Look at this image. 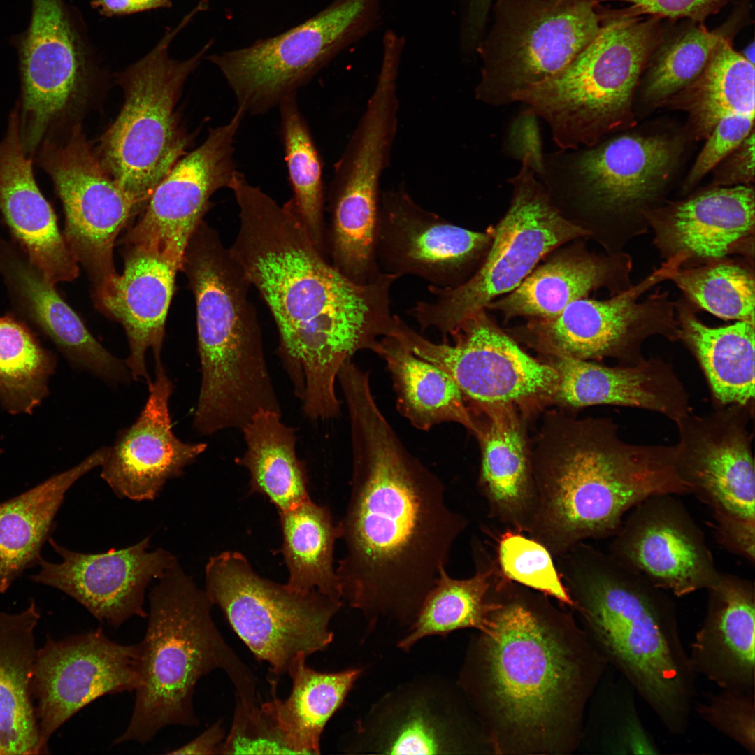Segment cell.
<instances>
[{"label": "cell", "mask_w": 755, "mask_h": 755, "mask_svg": "<svg viewBox=\"0 0 755 755\" xmlns=\"http://www.w3.org/2000/svg\"><path fill=\"white\" fill-rule=\"evenodd\" d=\"M229 188L239 210L230 249L273 316L295 395L306 415L331 416L340 408L341 366L359 350L375 352L392 332L390 289L398 278L352 281L325 260L289 201L280 206L240 172Z\"/></svg>", "instance_id": "obj_1"}, {"label": "cell", "mask_w": 755, "mask_h": 755, "mask_svg": "<svg viewBox=\"0 0 755 755\" xmlns=\"http://www.w3.org/2000/svg\"><path fill=\"white\" fill-rule=\"evenodd\" d=\"M346 403L352 463L337 525L342 598L364 610L417 614L467 519L448 506L442 481L403 446L371 391Z\"/></svg>", "instance_id": "obj_2"}, {"label": "cell", "mask_w": 755, "mask_h": 755, "mask_svg": "<svg viewBox=\"0 0 755 755\" xmlns=\"http://www.w3.org/2000/svg\"><path fill=\"white\" fill-rule=\"evenodd\" d=\"M491 598L478 658L492 751L570 752L607 661L548 596L499 573Z\"/></svg>", "instance_id": "obj_3"}, {"label": "cell", "mask_w": 755, "mask_h": 755, "mask_svg": "<svg viewBox=\"0 0 755 755\" xmlns=\"http://www.w3.org/2000/svg\"><path fill=\"white\" fill-rule=\"evenodd\" d=\"M530 454L536 499L527 534L558 558L587 540L613 536L647 498L689 493L675 445L627 443L607 419L549 412Z\"/></svg>", "instance_id": "obj_4"}, {"label": "cell", "mask_w": 755, "mask_h": 755, "mask_svg": "<svg viewBox=\"0 0 755 755\" xmlns=\"http://www.w3.org/2000/svg\"><path fill=\"white\" fill-rule=\"evenodd\" d=\"M559 558L591 641L670 734L686 733L696 675L667 592L584 542Z\"/></svg>", "instance_id": "obj_5"}, {"label": "cell", "mask_w": 755, "mask_h": 755, "mask_svg": "<svg viewBox=\"0 0 755 755\" xmlns=\"http://www.w3.org/2000/svg\"><path fill=\"white\" fill-rule=\"evenodd\" d=\"M157 581L149 594L146 632L138 644L139 682L134 710L113 745H145L167 726H197L196 684L217 669L231 680L236 701L247 708L259 705L255 677L215 624L205 591L178 561Z\"/></svg>", "instance_id": "obj_6"}, {"label": "cell", "mask_w": 755, "mask_h": 755, "mask_svg": "<svg viewBox=\"0 0 755 755\" xmlns=\"http://www.w3.org/2000/svg\"><path fill=\"white\" fill-rule=\"evenodd\" d=\"M637 16L602 15L597 35L566 67L515 96L546 122L559 148H589L634 124V94L660 36L654 17Z\"/></svg>", "instance_id": "obj_7"}, {"label": "cell", "mask_w": 755, "mask_h": 755, "mask_svg": "<svg viewBox=\"0 0 755 755\" xmlns=\"http://www.w3.org/2000/svg\"><path fill=\"white\" fill-rule=\"evenodd\" d=\"M180 269L196 301L200 397L230 406L264 395L273 381L248 297L251 283L231 249L203 221L187 245Z\"/></svg>", "instance_id": "obj_8"}, {"label": "cell", "mask_w": 755, "mask_h": 755, "mask_svg": "<svg viewBox=\"0 0 755 755\" xmlns=\"http://www.w3.org/2000/svg\"><path fill=\"white\" fill-rule=\"evenodd\" d=\"M190 20L187 15L168 29L148 54L117 76L124 103L96 154L136 210L146 204L157 185L187 154L192 141L180 128L175 108L187 78L213 40L191 58L171 59L170 42Z\"/></svg>", "instance_id": "obj_9"}, {"label": "cell", "mask_w": 755, "mask_h": 755, "mask_svg": "<svg viewBox=\"0 0 755 755\" xmlns=\"http://www.w3.org/2000/svg\"><path fill=\"white\" fill-rule=\"evenodd\" d=\"M510 180L513 193L509 208L496 226L492 242L479 268L453 288L429 285L431 301H419L408 313L422 330L436 329L451 335L467 318L485 309L515 288L538 264L556 248L587 232L566 219L548 192L535 179L526 159Z\"/></svg>", "instance_id": "obj_10"}, {"label": "cell", "mask_w": 755, "mask_h": 755, "mask_svg": "<svg viewBox=\"0 0 755 755\" xmlns=\"http://www.w3.org/2000/svg\"><path fill=\"white\" fill-rule=\"evenodd\" d=\"M589 148L575 161L573 210L566 218L605 253L623 252L649 231L645 215L665 201L682 145L665 135L631 134Z\"/></svg>", "instance_id": "obj_11"}, {"label": "cell", "mask_w": 755, "mask_h": 755, "mask_svg": "<svg viewBox=\"0 0 755 755\" xmlns=\"http://www.w3.org/2000/svg\"><path fill=\"white\" fill-rule=\"evenodd\" d=\"M205 592L258 661L276 675L287 673L299 654L308 657L333 640L329 624L343 601L317 589L296 592L260 577L237 552L212 556Z\"/></svg>", "instance_id": "obj_12"}, {"label": "cell", "mask_w": 755, "mask_h": 755, "mask_svg": "<svg viewBox=\"0 0 755 755\" xmlns=\"http://www.w3.org/2000/svg\"><path fill=\"white\" fill-rule=\"evenodd\" d=\"M382 0H334L290 29L207 58L245 113L264 114L296 94L345 49L380 26Z\"/></svg>", "instance_id": "obj_13"}, {"label": "cell", "mask_w": 755, "mask_h": 755, "mask_svg": "<svg viewBox=\"0 0 755 755\" xmlns=\"http://www.w3.org/2000/svg\"><path fill=\"white\" fill-rule=\"evenodd\" d=\"M599 0H498L495 20L478 46L482 59L477 98L494 105L566 67L595 38Z\"/></svg>", "instance_id": "obj_14"}, {"label": "cell", "mask_w": 755, "mask_h": 755, "mask_svg": "<svg viewBox=\"0 0 755 755\" xmlns=\"http://www.w3.org/2000/svg\"><path fill=\"white\" fill-rule=\"evenodd\" d=\"M661 265L628 290L606 300L578 299L558 315L527 319L508 332L547 358L579 360L613 358L621 365H635L645 359V342L660 336L679 340L675 301L659 287L645 299L647 291L666 280Z\"/></svg>", "instance_id": "obj_15"}, {"label": "cell", "mask_w": 755, "mask_h": 755, "mask_svg": "<svg viewBox=\"0 0 755 755\" xmlns=\"http://www.w3.org/2000/svg\"><path fill=\"white\" fill-rule=\"evenodd\" d=\"M391 335L446 372L472 407L513 405L526 414L554 403L556 369L526 353L482 309L465 319L450 343H435L396 316Z\"/></svg>", "instance_id": "obj_16"}, {"label": "cell", "mask_w": 755, "mask_h": 755, "mask_svg": "<svg viewBox=\"0 0 755 755\" xmlns=\"http://www.w3.org/2000/svg\"><path fill=\"white\" fill-rule=\"evenodd\" d=\"M38 148L37 162L63 206L64 236L96 287L117 273L115 243L135 206L104 169L79 124L61 140L47 134Z\"/></svg>", "instance_id": "obj_17"}, {"label": "cell", "mask_w": 755, "mask_h": 755, "mask_svg": "<svg viewBox=\"0 0 755 755\" xmlns=\"http://www.w3.org/2000/svg\"><path fill=\"white\" fill-rule=\"evenodd\" d=\"M245 114L238 108L229 122L210 129L203 143L175 164L125 235L126 247L159 254L180 269L187 245L203 222L211 196L229 188L237 171L235 137Z\"/></svg>", "instance_id": "obj_18"}, {"label": "cell", "mask_w": 755, "mask_h": 755, "mask_svg": "<svg viewBox=\"0 0 755 755\" xmlns=\"http://www.w3.org/2000/svg\"><path fill=\"white\" fill-rule=\"evenodd\" d=\"M138 645L109 639L101 628L61 640L48 638L37 649L32 695L41 743L99 698L138 686Z\"/></svg>", "instance_id": "obj_19"}, {"label": "cell", "mask_w": 755, "mask_h": 755, "mask_svg": "<svg viewBox=\"0 0 755 755\" xmlns=\"http://www.w3.org/2000/svg\"><path fill=\"white\" fill-rule=\"evenodd\" d=\"M491 242V227L480 232L450 222L421 207L403 187L380 196L377 257L383 273L456 287L479 268Z\"/></svg>", "instance_id": "obj_20"}, {"label": "cell", "mask_w": 755, "mask_h": 755, "mask_svg": "<svg viewBox=\"0 0 755 755\" xmlns=\"http://www.w3.org/2000/svg\"><path fill=\"white\" fill-rule=\"evenodd\" d=\"M675 496H653L634 506L613 535L609 555L681 597L707 589L720 572L700 528Z\"/></svg>", "instance_id": "obj_21"}, {"label": "cell", "mask_w": 755, "mask_h": 755, "mask_svg": "<svg viewBox=\"0 0 755 755\" xmlns=\"http://www.w3.org/2000/svg\"><path fill=\"white\" fill-rule=\"evenodd\" d=\"M20 136L34 157L47 133L85 96V57L62 0H33L21 44Z\"/></svg>", "instance_id": "obj_22"}, {"label": "cell", "mask_w": 755, "mask_h": 755, "mask_svg": "<svg viewBox=\"0 0 755 755\" xmlns=\"http://www.w3.org/2000/svg\"><path fill=\"white\" fill-rule=\"evenodd\" d=\"M645 218L660 257L677 267L739 257L754 263L753 185L710 187L664 201Z\"/></svg>", "instance_id": "obj_23"}, {"label": "cell", "mask_w": 755, "mask_h": 755, "mask_svg": "<svg viewBox=\"0 0 755 755\" xmlns=\"http://www.w3.org/2000/svg\"><path fill=\"white\" fill-rule=\"evenodd\" d=\"M150 539L91 554L66 549L50 537L48 541L62 561L49 562L41 556L40 570L30 578L66 594L100 621L118 628L134 616H148L143 608L147 587L178 561L161 548L148 551Z\"/></svg>", "instance_id": "obj_24"}, {"label": "cell", "mask_w": 755, "mask_h": 755, "mask_svg": "<svg viewBox=\"0 0 755 755\" xmlns=\"http://www.w3.org/2000/svg\"><path fill=\"white\" fill-rule=\"evenodd\" d=\"M743 408L677 422L676 465L689 493L712 510L755 522L754 461Z\"/></svg>", "instance_id": "obj_25"}, {"label": "cell", "mask_w": 755, "mask_h": 755, "mask_svg": "<svg viewBox=\"0 0 755 755\" xmlns=\"http://www.w3.org/2000/svg\"><path fill=\"white\" fill-rule=\"evenodd\" d=\"M154 371L140 415L118 432L101 466V477L118 498L154 500L166 481L180 476L207 447L204 443L183 442L174 434L169 412L173 384L162 363Z\"/></svg>", "instance_id": "obj_26"}, {"label": "cell", "mask_w": 755, "mask_h": 755, "mask_svg": "<svg viewBox=\"0 0 755 755\" xmlns=\"http://www.w3.org/2000/svg\"><path fill=\"white\" fill-rule=\"evenodd\" d=\"M19 104L0 141V213L17 247L48 281L70 282L78 275L79 264L37 185L32 157L21 140Z\"/></svg>", "instance_id": "obj_27"}, {"label": "cell", "mask_w": 755, "mask_h": 755, "mask_svg": "<svg viewBox=\"0 0 755 755\" xmlns=\"http://www.w3.org/2000/svg\"><path fill=\"white\" fill-rule=\"evenodd\" d=\"M126 247L122 273L96 286L94 301L125 331L129 348L125 363L131 376L149 384L146 353L152 350L154 365L161 363L165 323L179 268L159 254Z\"/></svg>", "instance_id": "obj_28"}, {"label": "cell", "mask_w": 755, "mask_h": 755, "mask_svg": "<svg viewBox=\"0 0 755 755\" xmlns=\"http://www.w3.org/2000/svg\"><path fill=\"white\" fill-rule=\"evenodd\" d=\"M581 239L553 250L517 288L485 309L498 312L505 321L551 317L594 291L605 289L612 296L631 287L633 263L628 253L597 254Z\"/></svg>", "instance_id": "obj_29"}, {"label": "cell", "mask_w": 755, "mask_h": 755, "mask_svg": "<svg viewBox=\"0 0 755 755\" xmlns=\"http://www.w3.org/2000/svg\"><path fill=\"white\" fill-rule=\"evenodd\" d=\"M0 274L24 319L48 338L71 365L110 384L129 380L125 361L98 342L61 297L55 285L17 246L1 238Z\"/></svg>", "instance_id": "obj_30"}, {"label": "cell", "mask_w": 755, "mask_h": 755, "mask_svg": "<svg viewBox=\"0 0 755 755\" xmlns=\"http://www.w3.org/2000/svg\"><path fill=\"white\" fill-rule=\"evenodd\" d=\"M707 590L705 617L688 653L691 666L719 689L754 691V582L720 572Z\"/></svg>", "instance_id": "obj_31"}, {"label": "cell", "mask_w": 755, "mask_h": 755, "mask_svg": "<svg viewBox=\"0 0 755 755\" xmlns=\"http://www.w3.org/2000/svg\"><path fill=\"white\" fill-rule=\"evenodd\" d=\"M548 360L559 375L554 403L563 407L638 408L662 414L675 423L689 414L684 387L670 365L659 359L615 367L569 358Z\"/></svg>", "instance_id": "obj_32"}, {"label": "cell", "mask_w": 755, "mask_h": 755, "mask_svg": "<svg viewBox=\"0 0 755 755\" xmlns=\"http://www.w3.org/2000/svg\"><path fill=\"white\" fill-rule=\"evenodd\" d=\"M481 449L478 486L491 517L522 533L535 510L530 448L513 405L470 407Z\"/></svg>", "instance_id": "obj_33"}, {"label": "cell", "mask_w": 755, "mask_h": 755, "mask_svg": "<svg viewBox=\"0 0 755 755\" xmlns=\"http://www.w3.org/2000/svg\"><path fill=\"white\" fill-rule=\"evenodd\" d=\"M106 452L107 447L99 448L71 468L0 503V594L25 570L37 564L67 491L83 475L101 466Z\"/></svg>", "instance_id": "obj_34"}, {"label": "cell", "mask_w": 755, "mask_h": 755, "mask_svg": "<svg viewBox=\"0 0 755 755\" xmlns=\"http://www.w3.org/2000/svg\"><path fill=\"white\" fill-rule=\"evenodd\" d=\"M34 600L19 613L0 612V754L45 753L32 695L40 619Z\"/></svg>", "instance_id": "obj_35"}, {"label": "cell", "mask_w": 755, "mask_h": 755, "mask_svg": "<svg viewBox=\"0 0 755 755\" xmlns=\"http://www.w3.org/2000/svg\"><path fill=\"white\" fill-rule=\"evenodd\" d=\"M681 339L693 353L715 399L746 407L754 398V325L746 322L710 327L685 298L675 301Z\"/></svg>", "instance_id": "obj_36"}, {"label": "cell", "mask_w": 755, "mask_h": 755, "mask_svg": "<svg viewBox=\"0 0 755 755\" xmlns=\"http://www.w3.org/2000/svg\"><path fill=\"white\" fill-rule=\"evenodd\" d=\"M375 352L386 361L396 395L397 408L412 426L426 431L451 422L474 433L473 414L446 372L414 354L392 335L382 337Z\"/></svg>", "instance_id": "obj_37"}, {"label": "cell", "mask_w": 755, "mask_h": 755, "mask_svg": "<svg viewBox=\"0 0 755 755\" xmlns=\"http://www.w3.org/2000/svg\"><path fill=\"white\" fill-rule=\"evenodd\" d=\"M299 654L287 674L292 681L285 700L274 697L261 704L294 754H318L322 732L359 677L357 669L322 673L307 666Z\"/></svg>", "instance_id": "obj_38"}, {"label": "cell", "mask_w": 755, "mask_h": 755, "mask_svg": "<svg viewBox=\"0 0 755 755\" xmlns=\"http://www.w3.org/2000/svg\"><path fill=\"white\" fill-rule=\"evenodd\" d=\"M282 413L261 410L242 429L246 449L236 463L250 473V491L267 497L278 512L308 499L305 465L297 456L295 430Z\"/></svg>", "instance_id": "obj_39"}, {"label": "cell", "mask_w": 755, "mask_h": 755, "mask_svg": "<svg viewBox=\"0 0 755 755\" xmlns=\"http://www.w3.org/2000/svg\"><path fill=\"white\" fill-rule=\"evenodd\" d=\"M754 64L721 39L701 73L663 106L688 114L697 140L705 139L723 118L754 116Z\"/></svg>", "instance_id": "obj_40"}, {"label": "cell", "mask_w": 755, "mask_h": 755, "mask_svg": "<svg viewBox=\"0 0 755 755\" xmlns=\"http://www.w3.org/2000/svg\"><path fill=\"white\" fill-rule=\"evenodd\" d=\"M282 532V552L289 572L287 587L296 592L317 589L343 601L333 568V549L339 538L329 510L309 498L279 512Z\"/></svg>", "instance_id": "obj_41"}, {"label": "cell", "mask_w": 755, "mask_h": 755, "mask_svg": "<svg viewBox=\"0 0 755 755\" xmlns=\"http://www.w3.org/2000/svg\"><path fill=\"white\" fill-rule=\"evenodd\" d=\"M475 574L466 579L450 577L440 570L433 587L424 598L410 633L399 642L408 649L420 639L461 628L482 631L492 606L491 589L496 560L477 564Z\"/></svg>", "instance_id": "obj_42"}, {"label": "cell", "mask_w": 755, "mask_h": 755, "mask_svg": "<svg viewBox=\"0 0 755 755\" xmlns=\"http://www.w3.org/2000/svg\"><path fill=\"white\" fill-rule=\"evenodd\" d=\"M57 367L27 324L12 314L0 317V404L9 414H32L49 394Z\"/></svg>", "instance_id": "obj_43"}, {"label": "cell", "mask_w": 755, "mask_h": 755, "mask_svg": "<svg viewBox=\"0 0 755 755\" xmlns=\"http://www.w3.org/2000/svg\"><path fill=\"white\" fill-rule=\"evenodd\" d=\"M281 136L289 179L293 191L289 201L314 244L324 255V190L321 157L296 100L287 96L278 105Z\"/></svg>", "instance_id": "obj_44"}, {"label": "cell", "mask_w": 755, "mask_h": 755, "mask_svg": "<svg viewBox=\"0 0 755 755\" xmlns=\"http://www.w3.org/2000/svg\"><path fill=\"white\" fill-rule=\"evenodd\" d=\"M667 280L698 310L754 325V263L731 257L696 266L672 268Z\"/></svg>", "instance_id": "obj_45"}, {"label": "cell", "mask_w": 755, "mask_h": 755, "mask_svg": "<svg viewBox=\"0 0 755 755\" xmlns=\"http://www.w3.org/2000/svg\"><path fill=\"white\" fill-rule=\"evenodd\" d=\"M725 37L721 29L709 31L700 24L663 45L647 72L642 89L643 101L653 106H663L701 73Z\"/></svg>", "instance_id": "obj_46"}, {"label": "cell", "mask_w": 755, "mask_h": 755, "mask_svg": "<svg viewBox=\"0 0 755 755\" xmlns=\"http://www.w3.org/2000/svg\"><path fill=\"white\" fill-rule=\"evenodd\" d=\"M553 556L540 542L523 533L508 529L501 536L496 559L507 579L574 607Z\"/></svg>", "instance_id": "obj_47"}, {"label": "cell", "mask_w": 755, "mask_h": 755, "mask_svg": "<svg viewBox=\"0 0 755 755\" xmlns=\"http://www.w3.org/2000/svg\"><path fill=\"white\" fill-rule=\"evenodd\" d=\"M696 705L701 719L716 731L755 754L754 691L720 689Z\"/></svg>", "instance_id": "obj_48"}, {"label": "cell", "mask_w": 755, "mask_h": 755, "mask_svg": "<svg viewBox=\"0 0 755 755\" xmlns=\"http://www.w3.org/2000/svg\"><path fill=\"white\" fill-rule=\"evenodd\" d=\"M219 754H294L270 715L260 705L247 710L236 703L231 730Z\"/></svg>", "instance_id": "obj_49"}, {"label": "cell", "mask_w": 755, "mask_h": 755, "mask_svg": "<svg viewBox=\"0 0 755 755\" xmlns=\"http://www.w3.org/2000/svg\"><path fill=\"white\" fill-rule=\"evenodd\" d=\"M754 116L733 115L721 120L705 138L706 142L682 184L689 192L754 129Z\"/></svg>", "instance_id": "obj_50"}, {"label": "cell", "mask_w": 755, "mask_h": 755, "mask_svg": "<svg viewBox=\"0 0 755 755\" xmlns=\"http://www.w3.org/2000/svg\"><path fill=\"white\" fill-rule=\"evenodd\" d=\"M394 731L387 749L392 754H434L445 748L438 727L422 712H413Z\"/></svg>", "instance_id": "obj_51"}, {"label": "cell", "mask_w": 755, "mask_h": 755, "mask_svg": "<svg viewBox=\"0 0 755 755\" xmlns=\"http://www.w3.org/2000/svg\"><path fill=\"white\" fill-rule=\"evenodd\" d=\"M631 4L635 14L669 18L686 17L703 22L732 0H611Z\"/></svg>", "instance_id": "obj_52"}, {"label": "cell", "mask_w": 755, "mask_h": 755, "mask_svg": "<svg viewBox=\"0 0 755 755\" xmlns=\"http://www.w3.org/2000/svg\"><path fill=\"white\" fill-rule=\"evenodd\" d=\"M712 525L718 543L752 565L755 561V522L712 510Z\"/></svg>", "instance_id": "obj_53"}, {"label": "cell", "mask_w": 755, "mask_h": 755, "mask_svg": "<svg viewBox=\"0 0 755 755\" xmlns=\"http://www.w3.org/2000/svg\"><path fill=\"white\" fill-rule=\"evenodd\" d=\"M712 171L711 187L751 185L754 181V129Z\"/></svg>", "instance_id": "obj_54"}, {"label": "cell", "mask_w": 755, "mask_h": 755, "mask_svg": "<svg viewBox=\"0 0 755 755\" xmlns=\"http://www.w3.org/2000/svg\"><path fill=\"white\" fill-rule=\"evenodd\" d=\"M535 116L525 111L514 126L513 138L521 145L522 157L528 158L529 166L538 173H545L539 134Z\"/></svg>", "instance_id": "obj_55"}, {"label": "cell", "mask_w": 755, "mask_h": 755, "mask_svg": "<svg viewBox=\"0 0 755 755\" xmlns=\"http://www.w3.org/2000/svg\"><path fill=\"white\" fill-rule=\"evenodd\" d=\"M222 721H217L198 737L182 746L167 752L168 754H219L224 740Z\"/></svg>", "instance_id": "obj_56"}, {"label": "cell", "mask_w": 755, "mask_h": 755, "mask_svg": "<svg viewBox=\"0 0 755 755\" xmlns=\"http://www.w3.org/2000/svg\"><path fill=\"white\" fill-rule=\"evenodd\" d=\"M92 5L108 17L132 13L130 0H92Z\"/></svg>", "instance_id": "obj_57"}, {"label": "cell", "mask_w": 755, "mask_h": 755, "mask_svg": "<svg viewBox=\"0 0 755 755\" xmlns=\"http://www.w3.org/2000/svg\"><path fill=\"white\" fill-rule=\"evenodd\" d=\"M130 2L132 13L161 7H167L171 4L170 0H130Z\"/></svg>", "instance_id": "obj_58"}, {"label": "cell", "mask_w": 755, "mask_h": 755, "mask_svg": "<svg viewBox=\"0 0 755 755\" xmlns=\"http://www.w3.org/2000/svg\"><path fill=\"white\" fill-rule=\"evenodd\" d=\"M748 61L754 64V45L752 43L749 45L744 51L742 55Z\"/></svg>", "instance_id": "obj_59"}]
</instances>
